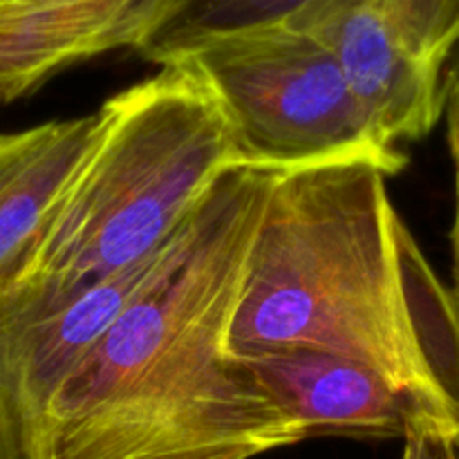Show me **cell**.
<instances>
[{
  "instance_id": "obj_1",
  "label": "cell",
  "mask_w": 459,
  "mask_h": 459,
  "mask_svg": "<svg viewBox=\"0 0 459 459\" xmlns=\"http://www.w3.org/2000/svg\"><path fill=\"white\" fill-rule=\"evenodd\" d=\"M276 175L215 179L52 399L30 459H251L307 439L227 348Z\"/></svg>"
},
{
  "instance_id": "obj_9",
  "label": "cell",
  "mask_w": 459,
  "mask_h": 459,
  "mask_svg": "<svg viewBox=\"0 0 459 459\" xmlns=\"http://www.w3.org/2000/svg\"><path fill=\"white\" fill-rule=\"evenodd\" d=\"M397 254L417 348L459 424V296L435 273L403 220L397 222Z\"/></svg>"
},
{
  "instance_id": "obj_3",
  "label": "cell",
  "mask_w": 459,
  "mask_h": 459,
  "mask_svg": "<svg viewBox=\"0 0 459 459\" xmlns=\"http://www.w3.org/2000/svg\"><path fill=\"white\" fill-rule=\"evenodd\" d=\"M99 115L34 258L0 299H58L139 267L238 166L218 103L175 63L117 92Z\"/></svg>"
},
{
  "instance_id": "obj_8",
  "label": "cell",
  "mask_w": 459,
  "mask_h": 459,
  "mask_svg": "<svg viewBox=\"0 0 459 459\" xmlns=\"http://www.w3.org/2000/svg\"><path fill=\"white\" fill-rule=\"evenodd\" d=\"M99 108L0 133V294L34 258L99 133Z\"/></svg>"
},
{
  "instance_id": "obj_10",
  "label": "cell",
  "mask_w": 459,
  "mask_h": 459,
  "mask_svg": "<svg viewBox=\"0 0 459 459\" xmlns=\"http://www.w3.org/2000/svg\"><path fill=\"white\" fill-rule=\"evenodd\" d=\"M309 3L314 0H178L139 54L160 63L184 45L209 36L287 21Z\"/></svg>"
},
{
  "instance_id": "obj_2",
  "label": "cell",
  "mask_w": 459,
  "mask_h": 459,
  "mask_svg": "<svg viewBox=\"0 0 459 459\" xmlns=\"http://www.w3.org/2000/svg\"><path fill=\"white\" fill-rule=\"evenodd\" d=\"M385 178L366 161L276 175L227 348L238 361L316 350L366 363L415 403L429 437L459 444L412 334Z\"/></svg>"
},
{
  "instance_id": "obj_12",
  "label": "cell",
  "mask_w": 459,
  "mask_h": 459,
  "mask_svg": "<svg viewBox=\"0 0 459 459\" xmlns=\"http://www.w3.org/2000/svg\"><path fill=\"white\" fill-rule=\"evenodd\" d=\"M403 459H459V444L429 435H408L403 439Z\"/></svg>"
},
{
  "instance_id": "obj_14",
  "label": "cell",
  "mask_w": 459,
  "mask_h": 459,
  "mask_svg": "<svg viewBox=\"0 0 459 459\" xmlns=\"http://www.w3.org/2000/svg\"><path fill=\"white\" fill-rule=\"evenodd\" d=\"M3 3H7V0H0V4H3Z\"/></svg>"
},
{
  "instance_id": "obj_11",
  "label": "cell",
  "mask_w": 459,
  "mask_h": 459,
  "mask_svg": "<svg viewBox=\"0 0 459 459\" xmlns=\"http://www.w3.org/2000/svg\"><path fill=\"white\" fill-rule=\"evenodd\" d=\"M446 126L448 148H451L453 166H455V220H453L451 247H453V290L459 296V76L448 81L446 97Z\"/></svg>"
},
{
  "instance_id": "obj_4",
  "label": "cell",
  "mask_w": 459,
  "mask_h": 459,
  "mask_svg": "<svg viewBox=\"0 0 459 459\" xmlns=\"http://www.w3.org/2000/svg\"><path fill=\"white\" fill-rule=\"evenodd\" d=\"M164 63L184 67L218 103L238 166L290 173L366 161L388 175L406 166L334 52L290 18L195 40Z\"/></svg>"
},
{
  "instance_id": "obj_6",
  "label": "cell",
  "mask_w": 459,
  "mask_h": 459,
  "mask_svg": "<svg viewBox=\"0 0 459 459\" xmlns=\"http://www.w3.org/2000/svg\"><path fill=\"white\" fill-rule=\"evenodd\" d=\"M178 0H7L0 4V103L88 58L142 52Z\"/></svg>"
},
{
  "instance_id": "obj_7",
  "label": "cell",
  "mask_w": 459,
  "mask_h": 459,
  "mask_svg": "<svg viewBox=\"0 0 459 459\" xmlns=\"http://www.w3.org/2000/svg\"><path fill=\"white\" fill-rule=\"evenodd\" d=\"M242 363L307 437L426 435L415 403L361 361L316 350H285Z\"/></svg>"
},
{
  "instance_id": "obj_5",
  "label": "cell",
  "mask_w": 459,
  "mask_h": 459,
  "mask_svg": "<svg viewBox=\"0 0 459 459\" xmlns=\"http://www.w3.org/2000/svg\"><path fill=\"white\" fill-rule=\"evenodd\" d=\"M339 58L354 94L394 146L426 137L446 110L459 0H314L290 18Z\"/></svg>"
},
{
  "instance_id": "obj_13",
  "label": "cell",
  "mask_w": 459,
  "mask_h": 459,
  "mask_svg": "<svg viewBox=\"0 0 459 459\" xmlns=\"http://www.w3.org/2000/svg\"><path fill=\"white\" fill-rule=\"evenodd\" d=\"M0 459H12V457L7 455V453H4V448H3V446H0Z\"/></svg>"
}]
</instances>
